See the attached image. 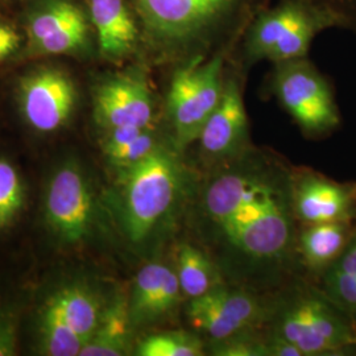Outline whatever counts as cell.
I'll use <instances>...</instances> for the list:
<instances>
[{"label": "cell", "instance_id": "7c38bea8", "mask_svg": "<svg viewBox=\"0 0 356 356\" xmlns=\"http://www.w3.org/2000/svg\"><path fill=\"white\" fill-rule=\"evenodd\" d=\"M20 102L32 127L40 132H51L69 119L76 103V90L63 72L42 69L23 79Z\"/></svg>", "mask_w": 356, "mask_h": 356}, {"label": "cell", "instance_id": "3957f363", "mask_svg": "<svg viewBox=\"0 0 356 356\" xmlns=\"http://www.w3.org/2000/svg\"><path fill=\"white\" fill-rule=\"evenodd\" d=\"M119 172L122 225L128 239L139 244L173 216L191 179L177 153L163 144L139 163Z\"/></svg>", "mask_w": 356, "mask_h": 356}, {"label": "cell", "instance_id": "44dd1931", "mask_svg": "<svg viewBox=\"0 0 356 356\" xmlns=\"http://www.w3.org/2000/svg\"><path fill=\"white\" fill-rule=\"evenodd\" d=\"M40 341L42 354L49 356H76L86 342L63 318L58 307L49 298L41 309Z\"/></svg>", "mask_w": 356, "mask_h": 356}, {"label": "cell", "instance_id": "d6986e66", "mask_svg": "<svg viewBox=\"0 0 356 356\" xmlns=\"http://www.w3.org/2000/svg\"><path fill=\"white\" fill-rule=\"evenodd\" d=\"M63 318L88 343L97 330L106 304L88 286L69 285L51 294Z\"/></svg>", "mask_w": 356, "mask_h": 356}, {"label": "cell", "instance_id": "ac0fdd59", "mask_svg": "<svg viewBox=\"0 0 356 356\" xmlns=\"http://www.w3.org/2000/svg\"><path fill=\"white\" fill-rule=\"evenodd\" d=\"M351 238L350 220H337L307 225L297 245L306 266L321 270L331 267L339 259Z\"/></svg>", "mask_w": 356, "mask_h": 356}, {"label": "cell", "instance_id": "52a82bcc", "mask_svg": "<svg viewBox=\"0 0 356 356\" xmlns=\"http://www.w3.org/2000/svg\"><path fill=\"white\" fill-rule=\"evenodd\" d=\"M275 66V94L307 135H322L339 124L330 85L306 57Z\"/></svg>", "mask_w": 356, "mask_h": 356}, {"label": "cell", "instance_id": "9c48e42d", "mask_svg": "<svg viewBox=\"0 0 356 356\" xmlns=\"http://www.w3.org/2000/svg\"><path fill=\"white\" fill-rule=\"evenodd\" d=\"M153 94L140 70L118 73L102 81L94 92V118L110 131L120 127H152Z\"/></svg>", "mask_w": 356, "mask_h": 356}, {"label": "cell", "instance_id": "4316f807", "mask_svg": "<svg viewBox=\"0 0 356 356\" xmlns=\"http://www.w3.org/2000/svg\"><path fill=\"white\" fill-rule=\"evenodd\" d=\"M17 316L11 307H0V356L16 354Z\"/></svg>", "mask_w": 356, "mask_h": 356}, {"label": "cell", "instance_id": "f546056e", "mask_svg": "<svg viewBox=\"0 0 356 356\" xmlns=\"http://www.w3.org/2000/svg\"><path fill=\"white\" fill-rule=\"evenodd\" d=\"M267 346L268 356H304L298 347L273 334L268 338Z\"/></svg>", "mask_w": 356, "mask_h": 356}, {"label": "cell", "instance_id": "484cf974", "mask_svg": "<svg viewBox=\"0 0 356 356\" xmlns=\"http://www.w3.org/2000/svg\"><path fill=\"white\" fill-rule=\"evenodd\" d=\"M210 354L216 356H268L267 341L259 339L252 331L234 335L229 339L211 342Z\"/></svg>", "mask_w": 356, "mask_h": 356}, {"label": "cell", "instance_id": "9a60e30c", "mask_svg": "<svg viewBox=\"0 0 356 356\" xmlns=\"http://www.w3.org/2000/svg\"><path fill=\"white\" fill-rule=\"evenodd\" d=\"M293 204L297 219L305 225L351 220L355 191L317 175L293 181Z\"/></svg>", "mask_w": 356, "mask_h": 356}, {"label": "cell", "instance_id": "7a4b0ae2", "mask_svg": "<svg viewBox=\"0 0 356 356\" xmlns=\"http://www.w3.org/2000/svg\"><path fill=\"white\" fill-rule=\"evenodd\" d=\"M269 0H128L141 42L161 58L184 64L232 51Z\"/></svg>", "mask_w": 356, "mask_h": 356}, {"label": "cell", "instance_id": "277c9868", "mask_svg": "<svg viewBox=\"0 0 356 356\" xmlns=\"http://www.w3.org/2000/svg\"><path fill=\"white\" fill-rule=\"evenodd\" d=\"M329 28H339L337 19L313 0H280L256 13L245 28L243 57L247 64L305 58L313 40Z\"/></svg>", "mask_w": 356, "mask_h": 356}, {"label": "cell", "instance_id": "f1b7e54d", "mask_svg": "<svg viewBox=\"0 0 356 356\" xmlns=\"http://www.w3.org/2000/svg\"><path fill=\"white\" fill-rule=\"evenodd\" d=\"M20 38L13 26L0 23V61L17 49Z\"/></svg>", "mask_w": 356, "mask_h": 356}, {"label": "cell", "instance_id": "7402d4cb", "mask_svg": "<svg viewBox=\"0 0 356 356\" xmlns=\"http://www.w3.org/2000/svg\"><path fill=\"white\" fill-rule=\"evenodd\" d=\"M140 356H202L204 341L200 335L186 331H170L147 337L138 346Z\"/></svg>", "mask_w": 356, "mask_h": 356}, {"label": "cell", "instance_id": "4fadbf2b", "mask_svg": "<svg viewBox=\"0 0 356 356\" xmlns=\"http://www.w3.org/2000/svg\"><path fill=\"white\" fill-rule=\"evenodd\" d=\"M89 20L72 1L56 0L33 13L28 36L33 51L41 54H65L81 51L89 41Z\"/></svg>", "mask_w": 356, "mask_h": 356}, {"label": "cell", "instance_id": "603a6c76", "mask_svg": "<svg viewBox=\"0 0 356 356\" xmlns=\"http://www.w3.org/2000/svg\"><path fill=\"white\" fill-rule=\"evenodd\" d=\"M24 204L23 182L15 166L0 160V229L11 223Z\"/></svg>", "mask_w": 356, "mask_h": 356}, {"label": "cell", "instance_id": "5b68a950", "mask_svg": "<svg viewBox=\"0 0 356 356\" xmlns=\"http://www.w3.org/2000/svg\"><path fill=\"white\" fill-rule=\"evenodd\" d=\"M231 51H218L207 58H194L176 66L168 90L166 114L177 151L197 141L216 110L225 88V64Z\"/></svg>", "mask_w": 356, "mask_h": 356}, {"label": "cell", "instance_id": "30bf717a", "mask_svg": "<svg viewBox=\"0 0 356 356\" xmlns=\"http://www.w3.org/2000/svg\"><path fill=\"white\" fill-rule=\"evenodd\" d=\"M47 219L65 242H81L92 226L94 204L89 184L76 165L61 166L47 191Z\"/></svg>", "mask_w": 356, "mask_h": 356}, {"label": "cell", "instance_id": "8fae6325", "mask_svg": "<svg viewBox=\"0 0 356 356\" xmlns=\"http://www.w3.org/2000/svg\"><path fill=\"white\" fill-rule=\"evenodd\" d=\"M197 141L201 153L210 161L223 163L245 152L248 118L241 81L234 73L226 76L222 98L206 120Z\"/></svg>", "mask_w": 356, "mask_h": 356}, {"label": "cell", "instance_id": "ffe728a7", "mask_svg": "<svg viewBox=\"0 0 356 356\" xmlns=\"http://www.w3.org/2000/svg\"><path fill=\"white\" fill-rule=\"evenodd\" d=\"M175 270L182 294L188 300L201 297L223 284L213 259L191 243L179 245Z\"/></svg>", "mask_w": 356, "mask_h": 356}, {"label": "cell", "instance_id": "8992f818", "mask_svg": "<svg viewBox=\"0 0 356 356\" xmlns=\"http://www.w3.org/2000/svg\"><path fill=\"white\" fill-rule=\"evenodd\" d=\"M272 323V334L298 347L304 356L338 354L356 346L355 327L327 300L309 291L285 297Z\"/></svg>", "mask_w": 356, "mask_h": 356}, {"label": "cell", "instance_id": "ba28073f", "mask_svg": "<svg viewBox=\"0 0 356 356\" xmlns=\"http://www.w3.org/2000/svg\"><path fill=\"white\" fill-rule=\"evenodd\" d=\"M186 318L191 327L211 342L254 331L266 318V307L247 291L219 285L201 297L189 300Z\"/></svg>", "mask_w": 356, "mask_h": 356}, {"label": "cell", "instance_id": "5bb4252c", "mask_svg": "<svg viewBox=\"0 0 356 356\" xmlns=\"http://www.w3.org/2000/svg\"><path fill=\"white\" fill-rule=\"evenodd\" d=\"M182 297L175 268L160 261L144 266L136 275L128 297L134 327L169 316L177 309Z\"/></svg>", "mask_w": 356, "mask_h": 356}, {"label": "cell", "instance_id": "e0dca14e", "mask_svg": "<svg viewBox=\"0 0 356 356\" xmlns=\"http://www.w3.org/2000/svg\"><path fill=\"white\" fill-rule=\"evenodd\" d=\"M132 329L129 300L116 293L106 304L99 325L79 356H123L132 350Z\"/></svg>", "mask_w": 356, "mask_h": 356}, {"label": "cell", "instance_id": "2e32d148", "mask_svg": "<svg viewBox=\"0 0 356 356\" xmlns=\"http://www.w3.org/2000/svg\"><path fill=\"white\" fill-rule=\"evenodd\" d=\"M89 13L104 58L119 61L138 51L140 26L127 0H89Z\"/></svg>", "mask_w": 356, "mask_h": 356}, {"label": "cell", "instance_id": "cb8c5ba5", "mask_svg": "<svg viewBox=\"0 0 356 356\" xmlns=\"http://www.w3.org/2000/svg\"><path fill=\"white\" fill-rule=\"evenodd\" d=\"M160 145L161 144L153 134L152 127H149L145 128L140 135L128 141L127 144L104 154L110 164H113L115 168H118V170H120L139 163Z\"/></svg>", "mask_w": 356, "mask_h": 356}, {"label": "cell", "instance_id": "6da1fadb", "mask_svg": "<svg viewBox=\"0 0 356 356\" xmlns=\"http://www.w3.org/2000/svg\"><path fill=\"white\" fill-rule=\"evenodd\" d=\"M198 214L232 269L272 270L292 251L293 181L264 157L242 153L223 161L204 181Z\"/></svg>", "mask_w": 356, "mask_h": 356}, {"label": "cell", "instance_id": "83f0119b", "mask_svg": "<svg viewBox=\"0 0 356 356\" xmlns=\"http://www.w3.org/2000/svg\"><path fill=\"white\" fill-rule=\"evenodd\" d=\"M337 19L339 28L356 32V0H313Z\"/></svg>", "mask_w": 356, "mask_h": 356}, {"label": "cell", "instance_id": "d4e9b609", "mask_svg": "<svg viewBox=\"0 0 356 356\" xmlns=\"http://www.w3.org/2000/svg\"><path fill=\"white\" fill-rule=\"evenodd\" d=\"M326 291L331 301L356 319V277L335 263L326 272Z\"/></svg>", "mask_w": 356, "mask_h": 356}]
</instances>
